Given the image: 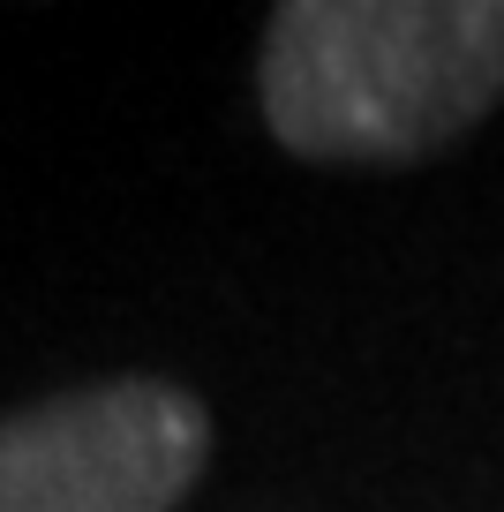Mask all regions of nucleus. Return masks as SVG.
<instances>
[{"label":"nucleus","mask_w":504,"mask_h":512,"mask_svg":"<svg viewBox=\"0 0 504 512\" xmlns=\"http://www.w3.org/2000/svg\"><path fill=\"white\" fill-rule=\"evenodd\" d=\"M256 98L294 159L414 166L504 98V0H286Z\"/></svg>","instance_id":"obj_1"},{"label":"nucleus","mask_w":504,"mask_h":512,"mask_svg":"<svg viewBox=\"0 0 504 512\" xmlns=\"http://www.w3.org/2000/svg\"><path fill=\"white\" fill-rule=\"evenodd\" d=\"M211 467V407L174 377H106L0 415V512H174Z\"/></svg>","instance_id":"obj_2"}]
</instances>
